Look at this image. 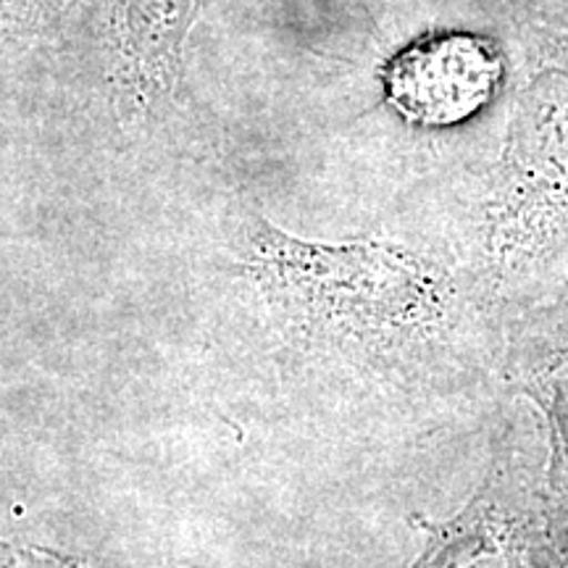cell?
<instances>
[{
	"mask_svg": "<svg viewBox=\"0 0 568 568\" xmlns=\"http://www.w3.org/2000/svg\"><path fill=\"white\" fill-rule=\"evenodd\" d=\"M503 63L474 34H437L418 40L387 63L389 101L408 122L447 126L471 116L500 82Z\"/></svg>",
	"mask_w": 568,
	"mask_h": 568,
	"instance_id": "cell-2",
	"label": "cell"
},
{
	"mask_svg": "<svg viewBox=\"0 0 568 568\" xmlns=\"http://www.w3.org/2000/svg\"><path fill=\"white\" fill-rule=\"evenodd\" d=\"M426 545L408 568H510V545L500 516L474 500L447 521H422Z\"/></svg>",
	"mask_w": 568,
	"mask_h": 568,
	"instance_id": "cell-4",
	"label": "cell"
},
{
	"mask_svg": "<svg viewBox=\"0 0 568 568\" xmlns=\"http://www.w3.org/2000/svg\"><path fill=\"white\" fill-rule=\"evenodd\" d=\"M243 251L268 305L308 335H410L443 314V280L406 247L311 243L251 216Z\"/></svg>",
	"mask_w": 568,
	"mask_h": 568,
	"instance_id": "cell-1",
	"label": "cell"
},
{
	"mask_svg": "<svg viewBox=\"0 0 568 568\" xmlns=\"http://www.w3.org/2000/svg\"><path fill=\"white\" fill-rule=\"evenodd\" d=\"M531 403L539 406L548 424L550 437V466L548 479L556 493L568 489V347L552 364L539 372L524 387Z\"/></svg>",
	"mask_w": 568,
	"mask_h": 568,
	"instance_id": "cell-5",
	"label": "cell"
},
{
	"mask_svg": "<svg viewBox=\"0 0 568 568\" xmlns=\"http://www.w3.org/2000/svg\"><path fill=\"white\" fill-rule=\"evenodd\" d=\"M203 0H119L122 51L145 82L166 84L180 74L184 40Z\"/></svg>",
	"mask_w": 568,
	"mask_h": 568,
	"instance_id": "cell-3",
	"label": "cell"
},
{
	"mask_svg": "<svg viewBox=\"0 0 568 568\" xmlns=\"http://www.w3.org/2000/svg\"><path fill=\"white\" fill-rule=\"evenodd\" d=\"M0 568H92L84 560L42 548V545L0 539Z\"/></svg>",
	"mask_w": 568,
	"mask_h": 568,
	"instance_id": "cell-6",
	"label": "cell"
}]
</instances>
